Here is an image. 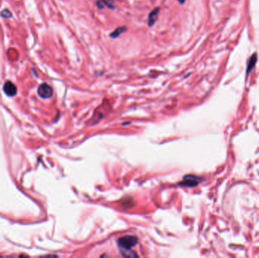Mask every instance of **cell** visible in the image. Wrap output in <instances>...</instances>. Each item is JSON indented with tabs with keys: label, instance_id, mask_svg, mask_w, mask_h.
<instances>
[{
	"label": "cell",
	"instance_id": "obj_1",
	"mask_svg": "<svg viewBox=\"0 0 259 258\" xmlns=\"http://www.w3.org/2000/svg\"><path fill=\"white\" fill-rule=\"evenodd\" d=\"M138 239L134 235H125L121 237L117 240V245L121 251V254L127 257H136L138 255L132 251L131 249L137 244Z\"/></svg>",
	"mask_w": 259,
	"mask_h": 258
},
{
	"label": "cell",
	"instance_id": "obj_2",
	"mask_svg": "<svg viewBox=\"0 0 259 258\" xmlns=\"http://www.w3.org/2000/svg\"><path fill=\"white\" fill-rule=\"evenodd\" d=\"M37 93L39 95V97H41L42 98H49L52 96L53 95V90L52 88L47 83H43L39 86L38 89H37Z\"/></svg>",
	"mask_w": 259,
	"mask_h": 258
},
{
	"label": "cell",
	"instance_id": "obj_3",
	"mask_svg": "<svg viewBox=\"0 0 259 258\" xmlns=\"http://www.w3.org/2000/svg\"><path fill=\"white\" fill-rule=\"evenodd\" d=\"M201 182V178L193 176V175H187V176H184L183 181L180 182V185H182L183 186L193 187L199 184Z\"/></svg>",
	"mask_w": 259,
	"mask_h": 258
},
{
	"label": "cell",
	"instance_id": "obj_4",
	"mask_svg": "<svg viewBox=\"0 0 259 258\" xmlns=\"http://www.w3.org/2000/svg\"><path fill=\"white\" fill-rule=\"evenodd\" d=\"M3 91L8 96H15L17 94V88L13 82L7 81L3 86Z\"/></svg>",
	"mask_w": 259,
	"mask_h": 258
},
{
	"label": "cell",
	"instance_id": "obj_5",
	"mask_svg": "<svg viewBox=\"0 0 259 258\" xmlns=\"http://www.w3.org/2000/svg\"><path fill=\"white\" fill-rule=\"evenodd\" d=\"M159 11H160L159 8H156V9L152 10V11L149 13V17H148V24H149V27L153 26L154 24L156 23L157 20H158Z\"/></svg>",
	"mask_w": 259,
	"mask_h": 258
},
{
	"label": "cell",
	"instance_id": "obj_6",
	"mask_svg": "<svg viewBox=\"0 0 259 258\" xmlns=\"http://www.w3.org/2000/svg\"><path fill=\"white\" fill-rule=\"evenodd\" d=\"M258 57H257V54L255 53V54H253L252 56L250 57V59L248 60V65H247V70H246V74L248 75L249 73H250L252 70L253 67H255V64H256V61H257Z\"/></svg>",
	"mask_w": 259,
	"mask_h": 258
},
{
	"label": "cell",
	"instance_id": "obj_7",
	"mask_svg": "<svg viewBox=\"0 0 259 258\" xmlns=\"http://www.w3.org/2000/svg\"><path fill=\"white\" fill-rule=\"evenodd\" d=\"M127 31V27H120L118 28H117L116 30L113 31L110 34V37L111 38H117V37H118L119 36H121L123 33H124L125 31Z\"/></svg>",
	"mask_w": 259,
	"mask_h": 258
},
{
	"label": "cell",
	"instance_id": "obj_8",
	"mask_svg": "<svg viewBox=\"0 0 259 258\" xmlns=\"http://www.w3.org/2000/svg\"><path fill=\"white\" fill-rule=\"evenodd\" d=\"M100 2L105 5L108 9H115V3L114 0H100Z\"/></svg>",
	"mask_w": 259,
	"mask_h": 258
},
{
	"label": "cell",
	"instance_id": "obj_9",
	"mask_svg": "<svg viewBox=\"0 0 259 258\" xmlns=\"http://www.w3.org/2000/svg\"><path fill=\"white\" fill-rule=\"evenodd\" d=\"M178 1H179V2L180 3V4H184L186 0H178Z\"/></svg>",
	"mask_w": 259,
	"mask_h": 258
}]
</instances>
